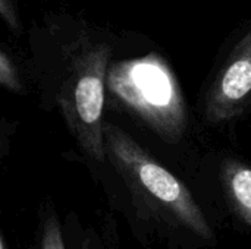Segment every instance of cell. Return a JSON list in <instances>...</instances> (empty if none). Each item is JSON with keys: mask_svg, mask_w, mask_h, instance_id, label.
I'll list each match as a JSON object with an SVG mask.
<instances>
[{"mask_svg": "<svg viewBox=\"0 0 251 249\" xmlns=\"http://www.w3.org/2000/svg\"><path fill=\"white\" fill-rule=\"evenodd\" d=\"M221 176L232 208L251 226V166L234 158L225 160Z\"/></svg>", "mask_w": 251, "mask_h": 249, "instance_id": "5", "label": "cell"}, {"mask_svg": "<svg viewBox=\"0 0 251 249\" xmlns=\"http://www.w3.org/2000/svg\"><path fill=\"white\" fill-rule=\"evenodd\" d=\"M112 48L90 43L75 54L57 94L65 122L84 153L101 163L106 158L103 110Z\"/></svg>", "mask_w": 251, "mask_h": 249, "instance_id": "3", "label": "cell"}, {"mask_svg": "<svg viewBox=\"0 0 251 249\" xmlns=\"http://www.w3.org/2000/svg\"><path fill=\"white\" fill-rule=\"evenodd\" d=\"M0 154H1V141H0Z\"/></svg>", "mask_w": 251, "mask_h": 249, "instance_id": "11", "label": "cell"}, {"mask_svg": "<svg viewBox=\"0 0 251 249\" xmlns=\"http://www.w3.org/2000/svg\"><path fill=\"white\" fill-rule=\"evenodd\" d=\"M106 87L131 113L168 142L182 138L187 109L179 82L159 54L128 59L109 66Z\"/></svg>", "mask_w": 251, "mask_h": 249, "instance_id": "1", "label": "cell"}, {"mask_svg": "<svg viewBox=\"0 0 251 249\" xmlns=\"http://www.w3.org/2000/svg\"><path fill=\"white\" fill-rule=\"evenodd\" d=\"M0 16L9 26L12 28L18 26V16L10 0H0Z\"/></svg>", "mask_w": 251, "mask_h": 249, "instance_id": "9", "label": "cell"}, {"mask_svg": "<svg viewBox=\"0 0 251 249\" xmlns=\"http://www.w3.org/2000/svg\"><path fill=\"white\" fill-rule=\"evenodd\" d=\"M0 249H9L7 248V244L3 238V233H1V229H0Z\"/></svg>", "mask_w": 251, "mask_h": 249, "instance_id": "10", "label": "cell"}, {"mask_svg": "<svg viewBox=\"0 0 251 249\" xmlns=\"http://www.w3.org/2000/svg\"><path fill=\"white\" fill-rule=\"evenodd\" d=\"M63 226L68 249H103L97 235L91 229H84L75 217H68Z\"/></svg>", "mask_w": 251, "mask_h": 249, "instance_id": "7", "label": "cell"}, {"mask_svg": "<svg viewBox=\"0 0 251 249\" xmlns=\"http://www.w3.org/2000/svg\"><path fill=\"white\" fill-rule=\"evenodd\" d=\"M0 85L12 91H21L22 84L18 76V70L13 62L0 50Z\"/></svg>", "mask_w": 251, "mask_h": 249, "instance_id": "8", "label": "cell"}, {"mask_svg": "<svg viewBox=\"0 0 251 249\" xmlns=\"http://www.w3.org/2000/svg\"><path fill=\"white\" fill-rule=\"evenodd\" d=\"M29 249H68L65 226L50 203H44L38 210Z\"/></svg>", "mask_w": 251, "mask_h": 249, "instance_id": "6", "label": "cell"}, {"mask_svg": "<svg viewBox=\"0 0 251 249\" xmlns=\"http://www.w3.org/2000/svg\"><path fill=\"white\" fill-rule=\"evenodd\" d=\"M106 157L125 182L137 192L157 204L179 225L194 235L210 239L212 227L187 186L154 160L137 141L119 126L104 122Z\"/></svg>", "mask_w": 251, "mask_h": 249, "instance_id": "2", "label": "cell"}, {"mask_svg": "<svg viewBox=\"0 0 251 249\" xmlns=\"http://www.w3.org/2000/svg\"><path fill=\"white\" fill-rule=\"evenodd\" d=\"M251 94V31L237 44L226 65L210 87L206 100V117L222 123L237 117Z\"/></svg>", "mask_w": 251, "mask_h": 249, "instance_id": "4", "label": "cell"}]
</instances>
